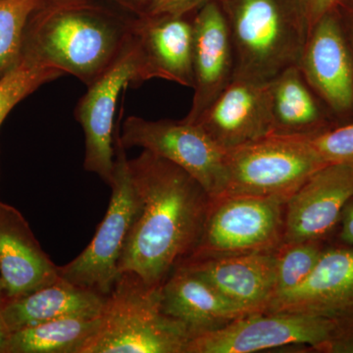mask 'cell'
I'll return each mask as SVG.
<instances>
[{"mask_svg":"<svg viewBox=\"0 0 353 353\" xmlns=\"http://www.w3.org/2000/svg\"><path fill=\"white\" fill-rule=\"evenodd\" d=\"M265 312H296L330 319L353 318V246L332 241L310 276L275 296Z\"/></svg>","mask_w":353,"mask_h":353,"instance_id":"5bb4252c","label":"cell"},{"mask_svg":"<svg viewBox=\"0 0 353 353\" xmlns=\"http://www.w3.org/2000/svg\"><path fill=\"white\" fill-rule=\"evenodd\" d=\"M353 197V165L327 164L285 204L283 243L333 241L343 209Z\"/></svg>","mask_w":353,"mask_h":353,"instance_id":"7c38bea8","label":"cell"},{"mask_svg":"<svg viewBox=\"0 0 353 353\" xmlns=\"http://www.w3.org/2000/svg\"><path fill=\"white\" fill-rule=\"evenodd\" d=\"M146 82L143 58L132 36L119 54L79 99L75 108L77 122L85 137L83 169L97 174L110 185L114 172V136L116 111L119 97L130 83Z\"/></svg>","mask_w":353,"mask_h":353,"instance_id":"ba28073f","label":"cell"},{"mask_svg":"<svg viewBox=\"0 0 353 353\" xmlns=\"http://www.w3.org/2000/svg\"><path fill=\"white\" fill-rule=\"evenodd\" d=\"M340 6L350 7V8H353V0H341Z\"/></svg>","mask_w":353,"mask_h":353,"instance_id":"836d02e7","label":"cell"},{"mask_svg":"<svg viewBox=\"0 0 353 353\" xmlns=\"http://www.w3.org/2000/svg\"><path fill=\"white\" fill-rule=\"evenodd\" d=\"M128 163L138 205L119 272L161 287L196 248L211 197L187 171L148 150Z\"/></svg>","mask_w":353,"mask_h":353,"instance_id":"6da1fadb","label":"cell"},{"mask_svg":"<svg viewBox=\"0 0 353 353\" xmlns=\"http://www.w3.org/2000/svg\"><path fill=\"white\" fill-rule=\"evenodd\" d=\"M178 267L192 272L248 312H265L277 294L276 252L190 257Z\"/></svg>","mask_w":353,"mask_h":353,"instance_id":"2e32d148","label":"cell"},{"mask_svg":"<svg viewBox=\"0 0 353 353\" xmlns=\"http://www.w3.org/2000/svg\"><path fill=\"white\" fill-rule=\"evenodd\" d=\"M334 241L353 246V197L343 209Z\"/></svg>","mask_w":353,"mask_h":353,"instance_id":"f546056e","label":"cell"},{"mask_svg":"<svg viewBox=\"0 0 353 353\" xmlns=\"http://www.w3.org/2000/svg\"><path fill=\"white\" fill-rule=\"evenodd\" d=\"M309 141L325 163L353 165V120L336 125Z\"/></svg>","mask_w":353,"mask_h":353,"instance_id":"484cf974","label":"cell"},{"mask_svg":"<svg viewBox=\"0 0 353 353\" xmlns=\"http://www.w3.org/2000/svg\"><path fill=\"white\" fill-rule=\"evenodd\" d=\"M192 339L162 310L161 287L122 272L106 299L101 323L80 353H185Z\"/></svg>","mask_w":353,"mask_h":353,"instance_id":"277c9868","label":"cell"},{"mask_svg":"<svg viewBox=\"0 0 353 353\" xmlns=\"http://www.w3.org/2000/svg\"><path fill=\"white\" fill-rule=\"evenodd\" d=\"M194 123L224 150L273 134L270 81L234 77Z\"/></svg>","mask_w":353,"mask_h":353,"instance_id":"4fadbf2b","label":"cell"},{"mask_svg":"<svg viewBox=\"0 0 353 353\" xmlns=\"http://www.w3.org/2000/svg\"><path fill=\"white\" fill-rule=\"evenodd\" d=\"M97 318L69 317L9 334L2 353H80L101 326Z\"/></svg>","mask_w":353,"mask_h":353,"instance_id":"7402d4cb","label":"cell"},{"mask_svg":"<svg viewBox=\"0 0 353 353\" xmlns=\"http://www.w3.org/2000/svg\"><path fill=\"white\" fill-rule=\"evenodd\" d=\"M297 66L332 115H352L353 53L339 7L311 28Z\"/></svg>","mask_w":353,"mask_h":353,"instance_id":"8fae6325","label":"cell"},{"mask_svg":"<svg viewBox=\"0 0 353 353\" xmlns=\"http://www.w3.org/2000/svg\"><path fill=\"white\" fill-rule=\"evenodd\" d=\"M318 352L353 353V318L338 320V326L331 340L327 341Z\"/></svg>","mask_w":353,"mask_h":353,"instance_id":"83f0119b","label":"cell"},{"mask_svg":"<svg viewBox=\"0 0 353 353\" xmlns=\"http://www.w3.org/2000/svg\"><path fill=\"white\" fill-rule=\"evenodd\" d=\"M120 139L126 150L141 148L178 165L201 183L211 199L224 192L226 150L216 145L196 123L128 116Z\"/></svg>","mask_w":353,"mask_h":353,"instance_id":"9c48e42d","label":"cell"},{"mask_svg":"<svg viewBox=\"0 0 353 353\" xmlns=\"http://www.w3.org/2000/svg\"><path fill=\"white\" fill-rule=\"evenodd\" d=\"M43 0H0V79L22 57L25 31Z\"/></svg>","mask_w":353,"mask_h":353,"instance_id":"cb8c5ba5","label":"cell"},{"mask_svg":"<svg viewBox=\"0 0 353 353\" xmlns=\"http://www.w3.org/2000/svg\"><path fill=\"white\" fill-rule=\"evenodd\" d=\"M59 279V266L44 252L22 213L0 201L2 299L31 294Z\"/></svg>","mask_w":353,"mask_h":353,"instance_id":"e0dca14e","label":"cell"},{"mask_svg":"<svg viewBox=\"0 0 353 353\" xmlns=\"http://www.w3.org/2000/svg\"><path fill=\"white\" fill-rule=\"evenodd\" d=\"M194 97L183 119L194 123L233 81L236 61L226 17L218 0L199 7L192 18Z\"/></svg>","mask_w":353,"mask_h":353,"instance_id":"9a60e30c","label":"cell"},{"mask_svg":"<svg viewBox=\"0 0 353 353\" xmlns=\"http://www.w3.org/2000/svg\"><path fill=\"white\" fill-rule=\"evenodd\" d=\"M108 297L66 282H57L38 290L0 301V315L9 333L43 323L69 317L101 316Z\"/></svg>","mask_w":353,"mask_h":353,"instance_id":"ffe728a7","label":"cell"},{"mask_svg":"<svg viewBox=\"0 0 353 353\" xmlns=\"http://www.w3.org/2000/svg\"><path fill=\"white\" fill-rule=\"evenodd\" d=\"M341 8L345 11V18H347L348 20V26H350V39H352V44L353 48V8H350V7L340 6Z\"/></svg>","mask_w":353,"mask_h":353,"instance_id":"d6a6232c","label":"cell"},{"mask_svg":"<svg viewBox=\"0 0 353 353\" xmlns=\"http://www.w3.org/2000/svg\"><path fill=\"white\" fill-rule=\"evenodd\" d=\"M9 334L10 333L7 330L6 324H4L3 320H2L1 315H0V353H2V350H3Z\"/></svg>","mask_w":353,"mask_h":353,"instance_id":"1f68e13d","label":"cell"},{"mask_svg":"<svg viewBox=\"0 0 353 353\" xmlns=\"http://www.w3.org/2000/svg\"><path fill=\"white\" fill-rule=\"evenodd\" d=\"M325 165L309 138L270 134L226 150L222 196L271 197L287 203Z\"/></svg>","mask_w":353,"mask_h":353,"instance_id":"5b68a950","label":"cell"},{"mask_svg":"<svg viewBox=\"0 0 353 353\" xmlns=\"http://www.w3.org/2000/svg\"><path fill=\"white\" fill-rule=\"evenodd\" d=\"M338 320L296 312H257L190 339L185 353H252L287 345L312 352L331 340Z\"/></svg>","mask_w":353,"mask_h":353,"instance_id":"30bf717a","label":"cell"},{"mask_svg":"<svg viewBox=\"0 0 353 353\" xmlns=\"http://www.w3.org/2000/svg\"><path fill=\"white\" fill-rule=\"evenodd\" d=\"M218 2L233 43L234 77L269 82L299 65L308 31L296 0Z\"/></svg>","mask_w":353,"mask_h":353,"instance_id":"3957f363","label":"cell"},{"mask_svg":"<svg viewBox=\"0 0 353 353\" xmlns=\"http://www.w3.org/2000/svg\"><path fill=\"white\" fill-rule=\"evenodd\" d=\"M273 134L312 138L334 126L297 65L270 81Z\"/></svg>","mask_w":353,"mask_h":353,"instance_id":"44dd1931","label":"cell"},{"mask_svg":"<svg viewBox=\"0 0 353 353\" xmlns=\"http://www.w3.org/2000/svg\"><path fill=\"white\" fill-rule=\"evenodd\" d=\"M341 1V0H296L308 32L323 16L338 8Z\"/></svg>","mask_w":353,"mask_h":353,"instance_id":"f1b7e54d","label":"cell"},{"mask_svg":"<svg viewBox=\"0 0 353 353\" xmlns=\"http://www.w3.org/2000/svg\"><path fill=\"white\" fill-rule=\"evenodd\" d=\"M2 299V285H1V281H0V301H1Z\"/></svg>","mask_w":353,"mask_h":353,"instance_id":"e575fe53","label":"cell"},{"mask_svg":"<svg viewBox=\"0 0 353 353\" xmlns=\"http://www.w3.org/2000/svg\"><path fill=\"white\" fill-rule=\"evenodd\" d=\"M210 0H150L143 15H189Z\"/></svg>","mask_w":353,"mask_h":353,"instance_id":"4316f807","label":"cell"},{"mask_svg":"<svg viewBox=\"0 0 353 353\" xmlns=\"http://www.w3.org/2000/svg\"><path fill=\"white\" fill-rule=\"evenodd\" d=\"M132 16H141L145 12L150 0H105Z\"/></svg>","mask_w":353,"mask_h":353,"instance_id":"4dcf8cb0","label":"cell"},{"mask_svg":"<svg viewBox=\"0 0 353 353\" xmlns=\"http://www.w3.org/2000/svg\"><path fill=\"white\" fill-rule=\"evenodd\" d=\"M134 17L99 0H43L28 22L22 53L88 87L119 54Z\"/></svg>","mask_w":353,"mask_h":353,"instance_id":"7a4b0ae2","label":"cell"},{"mask_svg":"<svg viewBox=\"0 0 353 353\" xmlns=\"http://www.w3.org/2000/svg\"><path fill=\"white\" fill-rule=\"evenodd\" d=\"M161 304L165 314L182 323L192 338L252 314L181 267H176L161 285Z\"/></svg>","mask_w":353,"mask_h":353,"instance_id":"d6986e66","label":"cell"},{"mask_svg":"<svg viewBox=\"0 0 353 353\" xmlns=\"http://www.w3.org/2000/svg\"><path fill=\"white\" fill-rule=\"evenodd\" d=\"M64 76L59 70L22 53L20 61L0 79V127L19 102L44 83Z\"/></svg>","mask_w":353,"mask_h":353,"instance_id":"603a6c76","label":"cell"},{"mask_svg":"<svg viewBox=\"0 0 353 353\" xmlns=\"http://www.w3.org/2000/svg\"><path fill=\"white\" fill-rule=\"evenodd\" d=\"M189 16H134L132 34L141 51L146 81L163 79L194 88V26Z\"/></svg>","mask_w":353,"mask_h":353,"instance_id":"ac0fdd59","label":"cell"},{"mask_svg":"<svg viewBox=\"0 0 353 353\" xmlns=\"http://www.w3.org/2000/svg\"><path fill=\"white\" fill-rule=\"evenodd\" d=\"M285 204L253 196L211 199L201 238L188 259L276 252L284 241Z\"/></svg>","mask_w":353,"mask_h":353,"instance_id":"8992f818","label":"cell"},{"mask_svg":"<svg viewBox=\"0 0 353 353\" xmlns=\"http://www.w3.org/2000/svg\"><path fill=\"white\" fill-rule=\"evenodd\" d=\"M114 150L113 180L109 185L112 194L105 216L83 252L59 267L60 277L66 282L106 297L119 277L121 254L138 205L119 129L114 136Z\"/></svg>","mask_w":353,"mask_h":353,"instance_id":"52a82bcc","label":"cell"},{"mask_svg":"<svg viewBox=\"0 0 353 353\" xmlns=\"http://www.w3.org/2000/svg\"><path fill=\"white\" fill-rule=\"evenodd\" d=\"M332 241H301L283 243L276 250L277 294L289 292L303 284L314 270Z\"/></svg>","mask_w":353,"mask_h":353,"instance_id":"d4e9b609","label":"cell"}]
</instances>
